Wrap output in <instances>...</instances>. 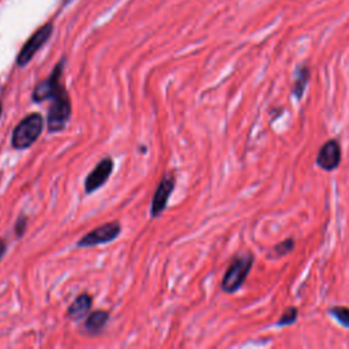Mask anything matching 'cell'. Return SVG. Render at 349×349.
<instances>
[{"label": "cell", "mask_w": 349, "mask_h": 349, "mask_svg": "<svg viewBox=\"0 0 349 349\" xmlns=\"http://www.w3.org/2000/svg\"><path fill=\"white\" fill-rule=\"evenodd\" d=\"M71 117V100L67 89L61 86V89L56 93L51 100V107L48 110V131L51 134L60 133L67 126Z\"/></svg>", "instance_id": "7a4b0ae2"}, {"label": "cell", "mask_w": 349, "mask_h": 349, "mask_svg": "<svg viewBox=\"0 0 349 349\" xmlns=\"http://www.w3.org/2000/svg\"><path fill=\"white\" fill-rule=\"evenodd\" d=\"M294 240L292 239H288L285 240L284 243H280V244H277L276 247H274V250L273 251L276 252L278 257H281V255H285V254H288V252L292 251V248H294Z\"/></svg>", "instance_id": "2e32d148"}, {"label": "cell", "mask_w": 349, "mask_h": 349, "mask_svg": "<svg viewBox=\"0 0 349 349\" xmlns=\"http://www.w3.org/2000/svg\"><path fill=\"white\" fill-rule=\"evenodd\" d=\"M330 314L337 319L341 325L349 327V308H347V307H334L330 310Z\"/></svg>", "instance_id": "4fadbf2b"}, {"label": "cell", "mask_w": 349, "mask_h": 349, "mask_svg": "<svg viewBox=\"0 0 349 349\" xmlns=\"http://www.w3.org/2000/svg\"><path fill=\"white\" fill-rule=\"evenodd\" d=\"M52 33H54V25L48 22V24H44L41 27H38L27 38V41L21 48L18 56H17V60H15L19 67H25V66H27L30 63L31 59L34 57L37 52L43 48L45 44L48 43Z\"/></svg>", "instance_id": "277c9868"}, {"label": "cell", "mask_w": 349, "mask_h": 349, "mask_svg": "<svg viewBox=\"0 0 349 349\" xmlns=\"http://www.w3.org/2000/svg\"><path fill=\"white\" fill-rule=\"evenodd\" d=\"M113 160L110 157L100 160L98 164L94 166L93 171L89 172V175L85 179V192L86 194H92L98 188H101L108 179L110 178V173L113 171Z\"/></svg>", "instance_id": "ba28073f"}, {"label": "cell", "mask_w": 349, "mask_h": 349, "mask_svg": "<svg viewBox=\"0 0 349 349\" xmlns=\"http://www.w3.org/2000/svg\"><path fill=\"white\" fill-rule=\"evenodd\" d=\"M109 321V313L105 310H96L90 313L86 317L85 321V329L90 334H96L100 333L105 327V325Z\"/></svg>", "instance_id": "8fae6325"}, {"label": "cell", "mask_w": 349, "mask_h": 349, "mask_svg": "<svg viewBox=\"0 0 349 349\" xmlns=\"http://www.w3.org/2000/svg\"><path fill=\"white\" fill-rule=\"evenodd\" d=\"M297 314H299L297 308H288V310L281 315V318H280V321H278V325L280 326L292 325L295 321L297 319Z\"/></svg>", "instance_id": "5bb4252c"}, {"label": "cell", "mask_w": 349, "mask_h": 349, "mask_svg": "<svg viewBox=\"0 0 349 349\" xmlns=\"http://www.w3.org/2000/svg\"><path fill=\"white\" fill-rule=\"evenodd\" d=\"M175 184H176V178L173 173H165L161 178L152 199V208H150L152 217H159L165 210L169 196L175 190Z\"/></svg>", "instance_id": "52a82bcc"}, {"label": "cell", "mask_w": 349, "mask_h": 349, "mask_svg": "<svg viewBox=\"0 0 349 349\" xmlns=\"http://www.w3.org/2000/svg\"><path fill=\"white\" fill-rule=\"evenodd\" d=\"M122 233V225L119 221H110L107 222L104 225L94 228L93 231L87 232L85 236H82L77 245L78 247H96V245L105 244V243H110L113 240H116Z\"/></svg>", "instance_id": "5b68a950"}, {"label": "cell", "mask_w": 349, "mask_h": 349, "mask_svg": "<svg viewBox=\"0 0 349 349\" xmlns=\"http://www.w3.org/2000/svg\"><path fill=\"white\" fill-rule=\"evenodd\" d=\"M26 229H27V217L21 215L15 222V225H14V232L17 235V238H22L26 232Z\"/></svg>", "instance_id": "9a60e30c"}, {"label": "cell", "mask_w": 349, "mask_h": 349, "mask_svg": "<svg viewBox=\"0 0 349 349\" xmlns=\"http://www.w3.org/2000/svg\"><path fill=\"white\" fill-rule=\"evenodd\" d=\"M44 129V117L38 112H31L17 124L11 134V145L17 150L30 147L38 139Z\"/></svg>", "instance_id": "6da1fadb"}, {"label": "cell", "mask_w": 349, "mask_h": 349, "mask_svg": "<svg viewBox=\"0 0 349 349\" xmlns=\"http://www.w3.org/2000/svg\"><path fill=\"white\" fill-rule=\"evenodd\" d=\"M1 113H3V104H1V101H0V116H1Z\"/></svg>", "instance_id": "ac0fdd59"}, {"label": "cell", "mask_w": 349, "mask_h": 349, "mask_svg": "<svg viewBox=\"0 0 349 349\" xmlns=\"http://www.w3.org/2000/svg\"><path fill=\"white\" fill-rule=\"evenodd\" d=\"M7 251V242L4 239H0V261L3 259Z\"/></svg>", "instance_id": "e0dca14e"}, {"label": "cell", "mask_w": 349, "mask_h": 349, "mask_svg": "<svg viewBox=\"0 0 349 349\" xmlns=\"http://www.w3.org/2000/svg\"><path fill=\"white\" fill-rule=\"evenodd\" d=\"M308 81H310V70H308V67L303 66V67L297 68V71H296V81H295L294 85V93L296 94V97H303V93L306 90Z\"/></svg>", "instance_id": "7c38bea8"}, {"label": "cell", "mask_w": 349, "mask_h": 349, "mask_svg": "<svg viewBox=\"0 0 349 349\" xmlns=\"http://www.w3.org/2000/svg\"><path fill=\"white\" fill-rule=\"evenodd\" d=\"M252 261H254V258L248 254L240 255V257L233 259L232 264L229 265V268L227 269L225 276L222 278V282H221V288L224 292L233 294L243 285V282L245 281V278L252 268Z\"/></svg>", "instance_id": "3957f363"}, {"label": "cell", "mask_w": 349, "mask_h": 349, "mask_svg": "<svg viewBox=\"0 0 349 349\" xmlns=\"http://www.w3.org/2000/svg\"><path fill=\"white\" fill-rule=\"evenodd\" d=\"M93 297L89 294H81L68 307L67 317L73 321H81L90 314Z\"/></svg>", "instance_id": "30bf717a"}, {"label": "cell", "mask_w": 349, "mask_h": 349, "mask_svg": "<svg viewBox=\"0 0 349 349\" xmlns=\"http://www.w3.org/2000/svg\"><path fill=\"white\" fill-rule=\"evenodd\" d=\"M63 68H64V59H61L59 63L49 74L48 78H45L41 82H38L31 93V98L34 103H44L47 100H52L56 93L61 89L63 83L60 82L61 75H63Z\"/></svg>", "instance_id": "8992f818"}, {"label": "cell", "mask_w": 349, "mask_h": 349, "mask_svg": "<svg viewBox=\"0 0 349 349\" xmlns=\"http://www.w3.org/2000/svg\"><path fill=\"white\" fill-rule=\"evenodd\" d=\"M341 162V147L340 143L334 139L326 142L319 150L317 157V164L325 171H333L336 169Z\"/></svg>", "instance_id": "9c48e42d"}]
</instances>
